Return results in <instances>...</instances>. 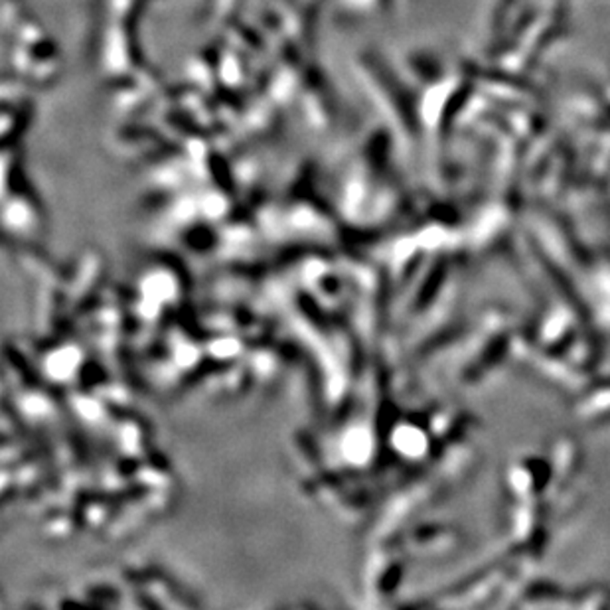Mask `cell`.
I'll use <instances>...</instances> for the list:
<instances>
[]
</instances>
